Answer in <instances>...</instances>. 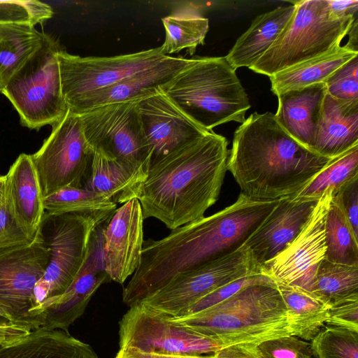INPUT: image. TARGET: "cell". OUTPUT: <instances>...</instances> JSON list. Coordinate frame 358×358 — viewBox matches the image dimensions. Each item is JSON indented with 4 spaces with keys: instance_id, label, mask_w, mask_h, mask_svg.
<instances>
[{
    "instance_id": "cell-1",
    "label": "cell",
    "mask_w": 358,
    "mask_h": 358,
    "mask_svg": "<svg viewBox=\"0 0 358 358\" xmlns=\"http://www.w3.org/2000/svg\"><path fill=\"white\" fill-rule=\"evenodd\" d=\"M278 200L256 201L241 193L233 204L212 215L173 229L162 239L144 240L140 264L123 289V302L135 305L176 275L236 252Z\"/></svg>"
},
{
    "instance_id": "cell-2",
    "label": "cell",
    "mask_w": 358,
    "mask_h": 358,
    "mask_svg": "<svg viewBox=\"0 0 358 358\" xmlns=\"http://www.w3.org/2000/svg\"><path fill=\"white\" fill-rule=\"evenodd\" d=\"M227 145L210 131L152 162L137 196L143 219L155 217L173 230L203 217L220 195Z\"/></svg>"
},
{
    "instance_id": "cell-3",
    "label": "cell",
    "mask_w": 358,
    "mask_h": 358,
    "mask_svg": "<svg viewBox=\"0 0 358 358\" xmlns=\"http://www.w3.org/2000/svg\"><path fill=\"white\" fill-rule=\"evenodd\" d=\"M331 160L295 140L272 113L255 112L234 132L227 170L243 194L269 201L295 196Z\"/></svg>"
},
{
    "instance_id": "cell-4",
    "label": "cell",
    "mask_w": 358,
    "mask_h": 358,
    "mask_svg": "<svg viewBox=\"0 0 358 358\" xmlns=\"http://www.w3.org/2000/svg\"><path fill=\"white\" fill-rule=\"evenodd\" d=\"M166 319L226 346L291 336L286 306L275 282L246 286L203 310Z\"/></svg>"
},
{
    "instance_id": "cell-5",
    "label": "cell",
    "mask_w": 358,
    "mask_h": 358,
    "mask_svg": "<svg viewBox=\"0 0 358 358\" xmlns=\"http://www.w3.org/2000/svg\"><path fill=\"white\" fill-rule=\"evenodd\" d=\"M161 91L189 119L207 131L243 123L248 94L225 57H199Z\"/></svg>"
},
{
    "instance_id": "cell-6",
    "label": "cell",
    "mask_w": 358,
    "mask_h": 358,
    "mask_svg": "<svg viewBox=\"0 0 358 358\" xmlns=\"http://www.w3.org/2000/svg\"><path fill=\"white\" fill-rule=\"evenodd\" d=\"M295 9L266 52L249 69L271 76L341 45L358 17L333 20L327 0L292 1Z\"/></svg>"
},
{
    "instance_id": "cell-7",
    "label": "cell",
    "mask_w": 358,
    "mask_h": 358,
    "mask_svg": "<svg viewBox=\"0 0 358 358\" xmlns=\"http://www.w3.org/2000/svg\"><path fill=\"white\" fill-rule=\"evenodd\" d=\"M112 215L45 212L40 229L49 260L43 276L34 289L31 315L34 320L38 322L39 310L45 303L62 294L73 282L85 260L93 231Z\"/></svg>"
},
{
    "instance_id": "cell-8",
    "label": "cell",
    "mask_w": 358,
    "mask_h": 358,
    "mask_svg": "<svg viewBox=\"0 0 358 358\" xmlns=\"http://www.w3.org/2000/svg\"><path fill=\"white\" fill-rule=\"evenodd\" d=\"M62 49L57 39L45 34L42 45L1 92L18 113L21 124L30 129L53 126L69 110L58 59Z\"/></svg>"
},
{
    "instance_id": "cell-9",
    "label": "cell",
    "mask_w": 358,
    "mask_h": 358,
    "mask_svg": "<svg viewBox=\"0 0 358 358\" xmlns=\"http://www.w3.org/2000/svg\"><path fill=\"white\" fill-rule=\"evenodd\" d=\"M260 273H263L243 245L230 255L176 275L139 303L166 318L180 317L196 301L217 288Z\"/></svg>"
},
{
    "instance_id": "cell-10",
    "label": "cell",
    "mask_w": 358,
    "mask_h": 358,
    "mask_svg": "<svg viewBox=\"0 0 358 358\" xmlns=\"http://www.w3.org/2000/svg\"><path fill=\"white\" fill-rule=\"evenodd\" d=\"M138 101L110 103L80 114L93 150L147 176L151 152L141 121Z\"/></svg>"
},
{
    "instance_id": "cell-11",
    "label": "cell",
    "mask_w": 358,
    "mask_h": 358,
    "mask_svg": "<svg viewBox=\"0 0 358 358\" xmlns=\"http://www.w3.org/2000/svg\"><path fill=\"white\" fill-rule=\"evenodd\" d=\"M52 127L41 148L31 155L43 197L65 187H83L93 155L79 115L68 110Z\"/></svg>"
},
{
    "instance_id": "cell-12",
    "label": "cell",
    "mask_w": 358,
    "mask_h": 358,
    "mask_svg": "<svg viewBox=\"0 0 358 358\" xmlns=\"http://www.w3.org/2000/svg\"><path fill=\"white\" fill-rule=\"evenodd\" d=\"M48 260L40 227L30 239L0 247V303L15 323L30 331L38 329L31 315L34 289Z\"/></svg>"
},
{
    "instance_id": "cell-13",
    "label": "cell",
    "mask_w": 358,
    "mask_h": 358,
    "mask_svg": "<svg viewBox=\"0 0 358 358\" xmlns=\"http://www.w3.org/2000/svg\"><path fill=\"white\" fill-rule=\"evenodd\" d=\"M120 348L148 353L203 355L226 347L222 343L169 321L141 303L131 307L119 322Z\"/></svg>"
},
{
    "instance_id": "cell-14",
    "label": "cell",
    "mask_w": 358,
    "mask_h": 358,
    "mask_svg": "<svg viewBox=\"0 0 358 358\" xmlns=\"http://www.w3.org/2000/svg\"><path fill=\"white\" fill-rule=\"evenodd\" d=\"M168 55L160 47L113 57H80L59 52L62 92L69 106L84 95L157 65Z\"/></svg>"
},
{
    "instance_id": "cell-15",
    "label": "cell",
    "mask_w": 358,
    "mask_h": 358,
    "mask_svg": "<svg viewBox=\"0 0 358 358\" xmlns=\"http://www.w3.org/2000/svg\"><path fill=\"white\" fill-rule=\"evenodd\" d=\"M332 192H325L297 236L264 266L263 273L276 284L310 291L318 267L326 259L324 224Z\"/></svg>"
},
{
    "instance_id": "cell-16",
    "label": "cell",
    "mask_w": 358,
    "mask_h": 358,
    "mask_svg": "<svg viewBox=\"0 0 358 358\" xmlns=\"http://www.w3.org/2000/svg\"><path fill=\"white\" fill-rule=\"evenodd\" d=\"M106 222L93 231L85 260L71 285L62 294L41 307L38 317L41 328L69 333V328L83 314L96 289L110 280L105 271L103 257Z\"/></svg>"
},
{
    "instance_id": "cell-17",
    "label": "cell",
    "mask_w": 358,
    "mask_h": 358,
    "mask_svg": "<svg viewBox=\"0 0 358 358\" xmlns=\"http://www.w3.org/2000/svg\"><path fill=\"white\" fill-rule=\"evenodd\" d=\"M143 216L138 199L116 209L103 231V257L110 280L122 284L140 264L144 242Z\"/></svg>"
},
{
    "instance_id": "cell-18",
    "label": "cell",
    "mask_w": 358,
    "mask_h": 358,
    "mask_svg": "<svg viewBox=\"0 0 358 358\" xmlns=\"http://www.w3.org/2000/svg\"><path fill=\"white\" fill-rule=\"evenodd\" d=\"M138 107L150 164L210 131L189 119L162 91L139 100Z\"/></svg>"
},
{
    "instance_id": "cell-19",
    "label": "cell",
    "mask_w": 358,
    "mask_h": 358,
    "mask_svg": "<svg viewBox=\"0 0 358 358\" xmlns=\"http://www.w3.org/2000/svg\"><path fill=\"white\" fill-rule=\"evenodd\" d=\"M317 201L296 199L294 196L278 200L275 208L244 244L262 272L264 266L297 236Z\"/></svg>"
},
{
    "instance_id": "cell-20",
    "label": "cell",
    "mask_w": 358,
    "mask_h": 358,
    "mask_svg": "<svg viewBox=\"0 0 358 358\" xmlns=\"http://www.w3.org/2000/svg\"><path fill=\"white\" fill-rule=\"evenodd\" d=\"M195 59L167 56L152 68L108 87L90 92L68 106L80 115L96 107L115 103L139 101L159 92Z\"/></svg>"
},
{
    "instance_id": "cell-21",
    "label": "cell",
    "mask_w": 358,
    "mask_h": 358,
    "mask_svg": "<svg viewBox=\"0 0 358 358\" xmlns=\"http://www.w3.org/2000/svg\"><path fill=\"white\" fill-rule=\"evenodd\" d=\"M6 192L18 224L30 236L45 214L43 196L31 155L20 154L6 174Z\"/></svg>"
},
{
    "instance_id": "cell-22",
    "label": "cell",
    "mask_w": 358,
    "mask_h": 358,
    "mask_svg": "<svg viewBox=\"0 0 358 358\" xmlns=\"http://www.w3.org/2000/svg\"><path fill=\"white\" fill-rule=\"evenodd\" d=\"M358 144V102L326 94L320 112L313 150L334 159Z\"/></svg>"
},
{
    "instance_id": "cell-23",
    "label": "cell",
    "mask_w": 358,
    "mask_h": 358,
    "mask_svg": "<svg viewBox=\"0 0 358 358\" xmlns=\"http://www.w3.org/2000/svg\"><path fill=\"white\" fill-rule=\"evenodd\" d=\"M326 94V85L321 83L277 95L278 109L274 114L277 121L291 136L311 150Z\"/></svg>"
},
{
    "instance_id": "cell-24",
    "label": "cell",
    "mask_w": 358,
    "mask_h": 358,
    "mask_svg": "<svg viewBox=\"0 0 358 358\" xmlns=\"http://www.w3.org/2000/svg\"><path fill=\"white\" fill-rule=\"evenodd\" d=\"M147 176L116 159L93 150L83 187L123 204L136 198Z\"/></svg>"
},
{
    "instance_id": "cell-25",
    "label": "cell",
    "mask_w": 358,
    "mask_h": 358,
    "mask_svg": "<svg viewBox=\"0 0 358 358\" xmlns=\"http://www.w3.org/2000/svg\"><path fill=\"white\" fill-rule=\"evenodd\" d=\"M0 358H99L92 348L69 333L39 328L24 338L0 345Z\"/></svg>"
},
{
    "instance_id": "cell-26",
    "label": "cell",
    "mask_w": 358,
    "mask_h": 358,
    "mask_svg": "<svg viewBox=\"0 0 358 358\" xmlns=\"http://www.w3.org/2000/svg\"><path fill=\"white\" fill-rule=\"evenodd\" d=\"M294 9L293 4L280 6L257 16L225 56L230 65L235 70L252 66L273 43Z\"/></svg>"
},
{
    "instance_id": "cell-27",
    "label": "cell",
    "mask_w": 358,
    "mask_h": 358,
    "mask_svg": "<svg viewBox=\"0 0 358 358\" xmlns=\"http://www.w3.org/2000/svg\"><path fill=\"white\" fill-rule=\"evenodd\" d=\"M357 55V52L340 45L270 76L271 90L277 96L287 91L325 83L337 69Z\"/></svg>"
},
{
    "instance_id": "cell-28",
    "label": "cell",
    "mask_w": 358,
    "mask_h": 358,
    "mask_svg": "<svg viewBox=\"0 0 358 358\" xmlns=\"http://www.w3.org/2000/svg\"><path fill=\"white\" fill-rule=\"evenodd\" d=\"M276 285L286 306L291 336L311 341L324 326L330 305L300 287Z\"/></svg>"
},
{
    "instance_id": "cell-29",
    "label": "cell",
    "mask_w": 358,
    "mask_h": 358,
    "mask_svg": "<svg viewBox=\"0 0 358 358\" xmlns=\"http://www.w3.org/2000/svg\"><path fill=\"white\" fill-rule=\"evenodd\" d=\"M44 33L27 24H0V92L42 45Z\"/></svg>"
},
{
    "instance_id": "cell-30",
    "label": "cell",
    "mask_w": 358,
    "mask_h": 358,
    "mask_svg": "<svg viewBox=\"0 0 358 358\" xmlns=\"http://www.w3.org/2000/svg\"><path fill=\"white\" fill-rule=\"evenodd\" d=\"M162 21L165 29V39L160 46L163 55L169 56L187 50L193 55L196 48L204 44L209 22L195 8H181Z\"/></svg>"
},
{
    "instance_id": "cell-31",
    "label": "cell",
    "mask_w": 358,
    "mask_h": 358,
    "mask_svg": "<svg viewBox=\"0 0 358 358\" xmlns=\"http://www.w3.org/2000/svg\"><path fill=\"white\" fill-rule=\"evenodd\" d=\"M45 212L50 215L92 213L113 215L117 203L83 187H65L43 197Z\"/></svg>"
},
{
    "instance_id": "cell-32",
    "label": "cell",
    "mask_w": 358,
    "mask_h": 358,
    "mask_svg": "<svg viewBox=\"0 0 358 358\" xmlns=\"http://www.w3.org/2000/svg\"><path fill=\"white\" fill-rule=\"evenodd\" d=\"M309 292L330 306L358 294V266L336 264L324 259Z\"/></svg>"
},
{
    "instance_id": "cell-33",
    "label": "cell",
    "mask_w": 358,
    "mask_h": 358,
    "mask_svg": "<svg viewBox=\"0 0 358 358\" xmlns=\"http://www.w3.org/2000/svg\"><path fill=\"white\" fill-rule=\"evenodd\" d=\"M358 177V144L332 159L297 194L296 199L318 201L327 190L336 192Z\"/></svg>"
},
{
    "instance_id": "cell-34",
    "label": "cell",
    "mask_w": 358,
    "mask_h": 358,
    "mask_svg": "<svg viewBox=\"0 0 358 358\" xmlns=\"http://www.w3.org/2000/svg\"><path fill=\"white\" fill-rule=\"evenodd\" d=\"M326 259L349 266H358V238L343 213L331 200L324 224Z\"/></svg>"
},
{
    "instance_id": "cell-35",
    "label": "cell",
    "mask_w": 358,
    "mask_h": 358,
    "mask_svg": "<svg viewBox=\"0 0 358 358\" xmlns=\"http://www.w3.org/2000/svg\"><path fill=\"white\" fill-rule=\"evenodd\" d=\"M310 341L314 358H358V331L327 324Z\"/></svg>"
},
{
    "instance_id": "cell-36",
    "label": "cell",
    "mask_w": 358,
    "mask_h": 358,
    "mask_svg": "<svg viewBox=\"0 0 358 358\" xmlns=\"http://www.w3.org/2000/svg\"><path fill=\"white\" fill-rule=\"evenodd\" d=\"M52 8L38 1L0 0V24H27L35 26L53 16Z\"/></svg>"
},
{
    "instance_id": "cell-37",
    "label": "cell",
    "mask_w": 358,
    "mask_h": 358,
    "mask_svg": "<svg viewBox=\"0 0 358 358\" xmlns=\"http://www.w3.org/2000/svg\"><path fill=\"white\" fill-rule=\"evenodd\" d=\"M358 55L337 69L325 81L327 93L335 99L358 102Z\"/></svg>"
},
{
    "instance_id": "cell-38",
    "label": "cell",
    "mask_w": 358,
    "mask_h": 358,
    "mask_svg": "<svg viewBox=\"0 0 358 358\" xmlns=\"http://www.w3.org/2000/svg\"><path fill=\"white\" fill-rule=\"evenodd\" d=\"M257 349L262 358H314L310 343L294 336L264 341Z\"/></svg>"
},
{
    "instance_id": "cell-39",
    "label": "cell",
    "mask_w": 358,
    "mask_h": 358,
    "mask_svg": "<svg viewBox=\"0 0 358 358\" xmlns=\"http://www.w3.org/2000/svg\"><path fill=\"white\" fill-rule=\"evenodd\" d=\"M271 282H274V280L264 273L248 275L237 279L217 288L201 298L188 309L184 316L199 312L208 307L214 306L230 297L238 290L246 286L255 283Z\"/></svg>"
},
{
    "instance_id": "cell-40",
    "label": "cell",
    "mask_w": 358,
    "mask_h": 358,
    "mask_svg": "<svg viewBox=\"0 0 358 358\" xmlns=\"http://www.w3.org/2000/svg\"><path fill=\"white\" fill-rule=\"evenodd\" d=\"M331 201L341 210L354 235L358 238V177L332 192Z\"/></svg>"
},
{
    "instance_id": "cell-41",
    "label": "cell",
    "mask_w": 358,
    "mask_h": 358,
    "mask_svg": "<svg viewBox=\"0 0 358 358\" xmlns=\"http://www.w3.org/2000/svg\"><path fill=\"white\" fill-rule=\"evenodd\" d=\"M326 323L358 331V294L331 303Z\"/></svg>"
},
{
    "instance_id": "cell-42",
    "label": "cell",
    "mask_w": 358,
    "mask_h": 358,
    "mask_svg": "<svg viewBox=\"0 0 358 358\" xmlns=\"http://www.w3.org/2000/svg\"><path fill=\"white\" fill-rule=\"evenodd\" d=\"M34 236H30L17 222L5 191L0 202V247L24 241Z\"/></svg>"
},
{
    "instance_id": "cell-43",
    "label": "cell",
    "mask_w": 358,
    "mask_h": 358,
    "mask_svg": "<svg viewBox=\"0 0 358 358\" xmlns=\"http://www.w3.org/2000/svg\"><path fill=\"white\" fill-rule=\"evenodd\" d=\"M329 15L333 20L358 17V1L327 0Z\"/></svg>"
},
{
    "instance_id": "cell-44",
    "label": "cell",
    "mask_w": 358,
    "mask_h": 358,
    "mask_svg": "<svg viewBox=\"0 0 358 358\" xmlns=\"http://www.w3.org/2000/svg\"><path fill=\"white\" fill-rule=\"evenodd\" d=\"M31 331L15 323L0 325V345L13 344L24 338Z\"/></svg>"
},
{
    "instance_id": "cell-45",
    "label": "cell",
    "mask_w": 358,
    "mask_h": 358,
    "mask_svg": "<svg viewBox=\"0 0 358 358\" xmlns=\"http://www.w3.org/2000/svg\"><path fill=\"white\" fill-rule=\"evenodd\" d=\"M358 19H356L353 21L350 29L348 33L349 35V40L348 43L344 45V47L347 48L348 49L352 50L354 52H358Z\"/></svg>"
},
{
    "instance_id": "cell-46",
    "label": "cell",
    "mask_w": 358,
    "mask_h": 358,
    "mask_svg": "<svg viewBox=\"0 0 358 358\" xmlns=\"http://www.w3.org/2000/svg\"><path fill=\"white\" fill-rule=\"evenodd\" d=\"M9 323L15 322L6 308L0 303V325L7 324Z\"/></svg>"
},
{
    "instance_id": "cell-47",
    "label": "cell",
    "mask_w": 358,
    "mask_h": 358,
    "mask_svg": "<svg viewBox=\"0 0 358 358\" xmlns=\"http://www.w3.org/2000/svg\"><path fill=\"white\" fill-rule=\"evenodd\" d=\"M6 175L0 176V202L2 200L6 191Z\"/></svg>"
}]
</instances>
